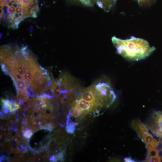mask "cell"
I'll use <instances>...</instances> for the list:
<instances>
[{
	"instance_id": "cell-14",
	"label": "cell",
	"mask_w": 162,
	"mask_h": 162,
	"mask_svg": "<svg viewBox=\"0 0 162 162\" xmlns=\"http://www.w3.org/2000/svg\"><path fill=\"white\" fill-rule=\"evenodd\" d=\"M161 143H162V141L161 142Z\"/></svg>"
},
{
	"instance_id": "cell-6",
	"label": "cell",
	"mask_w": 162,
	"mask_h": 162,
	"mask_svg": "<svg viewBox=\"0 0 162 162\" xmlns=\"http://www.w3.org/2000/svg\"><path fill=\"white\" fill-rule=\"evenodd\" d=\"M139 4L142 7L150 6L152 4L155 0H138Z\"/></svg>"
},
{
	"instance_id": "cell-11",
	"label": "cell",
	"mask_w": 162,
	"mask_h": 162,
	"mask_svg": "<svg viewBox=\"0 0 162 162\" xmlns=\"http://www.w3.org/2000/svg\"><path fill=\"white\" fill-rule=\"evenodd\" d=\"M41 160V159L40 158H39L38 159V161H40Z\"/></svg>"
},
{
	"instance_id": "cell-13",
	"label": "cell",
	"mask_w": 162,
	"mask_h": 162,
	"mask_svg": "<svg viewBox=\"0 0 162 162\" xmlns=\"http://www.w3.org/2000/svg\"><path fill=\"white\" fill-rule=\"evenodd\" d=\"M3 137V136L2 135H1V139Z\"/></svg>"
},
{
	"instance_id": "cell-12",
	"label": "cell",
	"mask_w": 162,
	"mask_h": 162,
	"mask_svg": "<svg viewBox=\"0 0 162 162\" xmlns=\"http://www.w3.org/2000/svg\"><path fill=\"white\" fill-rule=\"evenodd\" d=\"M18 136H19V138H20L21 137V136L20 135V134H18Z\"/></svg>"
},
{
	"instance_id": "cell-1",
	"label": "cell",
	"mask_w": 162,
	"mask_h": 162,
	"mask_svg": "<svg viewBox=\"0 0 162 162\" xmlns=\"http://www.w3.org/2000/svg\"><path fill=\"white\" fill-rule=\"evenodd\" d=\"M112 40L117 53L130 60L144 59L155 50L154 47H151L146 40L135 37L124 40L114 37Z\"/></svg>"
},
{
	"instance_id": "cell-9",
	"label": "cell",
	"mask_w": 162,
	"mask_h": 162,
	"mask_svg": "<svg viewBox=\"0 0 162 162\" xmlns=\"http://www.w3.org/2000/svg\"><path fill=\"white\" fill-rule=\"evenodd\" d=\"M125 162H134V160H133L132 158H125Z\"/></svg>"
},
{
	"instance_id": "cell-8",
	"label": "cell",
	"mask_w": 162,
	"mask_h": 162,
	"mask_svg": "<svg viewBox=\"0 0 162 162\" xmlns=\"http://www.w3.org/2000/svg\"><path fill=\"white\" fill-rule=\"evenodd\" d=\"M146 161L147 162H161V157L159 156L152 157L146 159Z\"/></svg>"
},
{
	"instance_id": "cell-10",
	"label": "cell",
	"mask_w": 162,
	"mask_h": 162,
	"mask_svg": "<svg viewBox=\"0 0 162 162\" xmlns=\"http://www.w3.org/2000/svg\"><path fill=\"white\" fill-rule=\"evenodd\" d=\"M4 131H7V129L6 128H4L3 129Z\"/></svg>"
},
{
	"instance_id": "cell-3",
	"label": "cell",
	"mask_w": 162,
	"mask_h": 162,
	"mask_svg": "<svg viewBox=\"0 0 162 162\" xmlns=\"http://www.w3.org/2000/svg\"><path fill=\"white\" fill-rule=\"evenodd\" d=\"M70 107L73 115L76 117L86 115L99 107L81 99H77Z\"/></svg>"
},
{
	"instance_id": "cell-5",
	"label": "cell",
	"mask_w": 162,
	"mask_h": 162,
	"mask_svg": "<svg viewBox=\"0 0 162 162\" xmlns=\"http://www.w3.org/2000/svg\"><path fill=\"white\" fill-rule=\"evenodd\" d=\"M147 147L148 155L146 159L154 157L160 156L158 151L155 148L149 144L147 145Z\"/></svg>"
},
{
	"instance_id": "cell-2",
	"label": "cell",
	"mask_w": 162,
	"mask_h": 162,
	"mask_svg": "<svg viewBox=\"0 0 162 162\" xmlns=\"http://www.w3.org/2000/svg\"><path fill=\"white\" fill-rule=\"evenodd\" d=\"M132 127L136 132L142 141L146 145L149 144L154 148H157L161 144L153 138L149 132V129L146 125H145L140 120L137 119L133 121Z\"/></svg>"
},
{
	"instance_id": "cell-4",
	"label": "cell",
	"mask_w": 162,
	"mask_h": 162,
	"mask_svg": "<svg viewBox=\"0 0 162 162\" xmlns=\"http://www.w3.org/2000/svg\"><path fill=\"white\" fill-rule=\"evenodd\" d=\"M58 82L62 93L73 91L74 88L79 85L78 84H75L73 79L66 74L62 75Z\"/></svg>"
},
{
	"instance_id": "cell-7",
	"label": "cell",
	"mask_w": 162,
	"mask_h": 162,
	"mask_svg": "<svg viewBox=\"0 0 162 162\" xmlns=\"http://www.w3.org/2000/svg\"><path fill=\"white\" fill-rule=\"evenodd\" d=\"M24 136L27 139H29L33 134V133L32 132L30 129H26L23 131Z\"/></svg>"
}]
</instances>
